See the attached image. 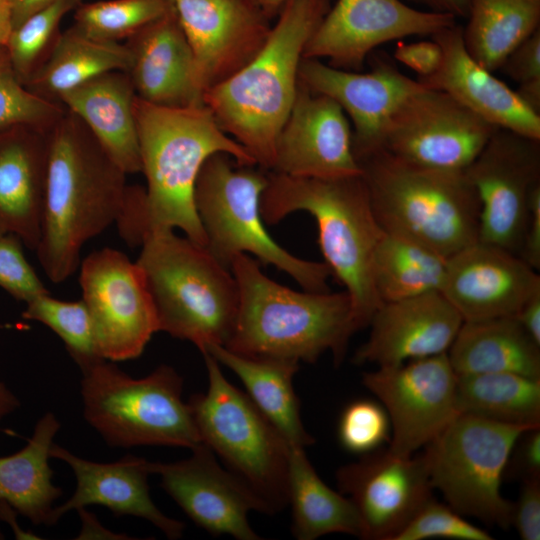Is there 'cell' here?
<instances>
[{
  "label": "cell",
  "mask_w": 540,
  "mask_h": 540,
  "mask_svg": "<svg viewBox=\"0 0 540 540\" xmlns=\"http://www.w3.org/2000/svg\"><path fill=\"white\" fill-rule=\"evenodd\" d=\"M362 382L388 415L392 433L387 450L393 454H415L459 415L457 375L447 353L378 367L363 373Z\"/></svg>",
  "instance_id": "9a60e30c"
},
{
  "label": "cell",
  "mask_w": 540,
  "mask_h": 540,
  "mask_svg": "<svg viewBox=\"0 0 540 540\" xmlns=\"http://www.w3.org/2000/svg\"><path fill=\"white\" fill-rule=\"evenodd\" d=\"M12 30L11 0H0V51L6 48Z\"/></svg>",
  "instance_id": "db71d44e"
},
{
  "label": "cell",
  "mask_w": 540,
  "mask_h": 540,
  "mask_svg": "<svg viewBox=\"0 0 540 540\" xmlns=\"http://www.w3.org/2000/svg\"><path fill=\"white\" fill-rule=\"evenodd\" d=\"M431 38L440 44L443 59L434 74L417 79L422 86L449 94L498 128L540 139V115L515 90L470 56L464 45L462 26L455 23Z\"/></svg>",
  "instance_id": "cb8c5ba5"
},
{
  "label": "cell",
  "mask_w": 540,
  "mask_h": 540,
  "mask_svg": "<svg viewBox=\"0 0 540 540\" xmlns=\"http://www.w3.org/2000/svg\"><path fill=\"white\" fill-rule=\"evenodd\" d=\"M18 513L7 503L0 502V519L13 529L17 539H39L36 535L22 530L17 523Z\"/></svg>",
  "instance_id": "11a10c76"
},
{
  "label": "cell",
  "mask_w": 540,
  "mask_h": 540,
  "mask_svg": "<svg viewBox=\"0 0 540 540\" xmlns=\"http://www.w3.org/2000/svg\"><path fill=\"white\" fill-rule=\"evenodd\" d=\"M202 354L208 389L188 401L202 442L256 495L265 513L279 512L289 504L290 445L250 397L225 378L218 361Z\"/></svg>",
  "instance_id": "30bf717a"
},
{
  "label": "cell",
  "mask_w": 540,
  "mask_h": 540,
  "mask_svg": "<svg viewBox=\"0 0 540 540\" xmlns=\"http://www.w3.org/2000/svg\"><path fill=\"white\" fill-rule=\"evenodd\" d=\"M260 210L270 225L297 211L314 217L324 262L351 298L356 328L368 326L382 304L374 286L373 261L384 230L362 173L307 178L269 171Z\"/></svg>",
  "instance_id": "5b68a950"
},
{
  "label": "cell",
  "mask_w": 540,
  "mask_h": 540,
  "mask_svg": "<svg viewBox=\"0 0 540 540\" xmlns=\"http://www.w3.org/2000/svg\"><path fill=\"white\" fill-rule=\"evenodd\" d=\"M492 540L485 530L468 522L449 505L431 498L395 536L394 540Z\"/></svg>",
  "instance_id": "b9f144b4"
},
{
  "label": "cell",
  "mask_w": 540,
  "mask_h": 540,
  "mask_svg": "<svg viewBox=\"0 0 540 540\" xmlns=\"http://www.w3.org/2000/svg\"><path fill=\"white\" fill-rule=\"evenodd\" d=\"M479 202V241L520 256L540 185V139L498 128L464 171Z\"/></svg>",
  "instance_id": "5bb4252c"
},
{
  "label": "cell",
  "mask_w": 540,
  "mask_h": 540,
  "mask_svg": "<svg viewBox=\"0 0 540 540\" xmlns=\"http://www.w3.org/2000/svg\"><path fill=\"white\" fill-rule=\"evenodd\" d=\"M446 258L410 239L383 232L373 261V280L381 302L441 291Z\"/></svg>",
  "instance_id": "d590c367"
},
{
  "label": "cell",
  "mask_w": 540,
  "mask_h": 540,
  "mask_svg": "<svg viewBox=\"0 0 540 540\" xmlns=\"http://www.w3.org/2000/svg\"><path fill=\"white\" fill-rule=\"evenodd\" d=\"M515 317L525 332L540 345V291L524 303Z\"/></svg>",
  "instance_id": "681fc988"
},
{
  "label": "cell",
  "mask_w": 540,
  "mask_h": 540,
  "mask_svg": "<svg viewBox=\"0 0 540 540\" xmlns=\"http://www.w3.org/2000/svg\"><path fill=\"white\" fill-rule=\"evenodd\" d=\"M202 94L247 65L264 46L270 20L252 0H173Z\"/></svg>",
  "instance_id": "d6986e66"
},
{
  "label": "cell",
  "mask_w": 540,
  "mask_h": 540,
  "mask_svg": "<svg viewBox=\"0 0 540 540\" xmlns=\"http://www.w3.org/2000/svg\"><path fill=\"white\" fill-rule=\"evenodd\" d=\"M330 5L327 0H289L258 54L203 95L221 129L264 170L274 165L276 141L296 98L306 43Z\"/></svg>",
  "instance_id": "7a4b0ae2"
},
{
  "label": "cell",
  "mask_w": 540,
  "mask_h": 540,
  "mask_svg": "<svg viewBox=\"0 0 540 540\" xmlns=\"http://www.w3.org/2000/svg\"><path fill=\"white\" fill-rule=\"evenodd\" d=\"M532 428L459 414L423 452L432 488L463 516L511 527L513 502L501 482L515 443Z\"/></svg>",
  "instance_id": "8fae6325"
},
{
  "label": "cell",
  "mask_w": 540,
  "mask_h": 540,
  "mask_svg": "<svg viewBox=\"0 0 540 540\" xmlns=\"http://www.w3.org/2000/svg\"><path fill=\"white\" fill-rule=\"evenodd\" d=\"M500 69L518 85L540 81V28L509 54Z\"/></svg>",
  "instance_id": "f6af8a7d"
},
{
  "label": "cell",
  "mask_w": 540,
  "mask_h": 540,
  "mask_svg": "<svg viewBox=\"0 0 540 540\" xmlns=\"http://www.w3.org/2000/svg\"><path fill=\"white\" fill-rule=\"evenodd\" d=\"M459 414L540 427V378L515 373L457 375Z\"/></svg>",
  "instance_id": "e575fe53"
},
{
  "label": "cell",
  "mask_w": 540,
  "mask_h": 540,
  "mask_svg": "<svg viewBox=\"0 0 540 540\" xmlns=\"http://www.w3.org/2000/svg\"><path fill=\"white\" fill-rule=\"evenodd\" d=\"M22 317L50 328L63 341L80 370L103 359L96 345L90 314L82 299L63 301L52 297L49 292L43 293L26 303Z\"/></svg>",
  "instance_id": "8d00e7d4"
},
{
  "label": "cell",
  "mask_w": 540,
  "mask_h": 540,
  "mask_svg": "<svg viewBox=\"0 0 540 540\" xmlns=\"http://www.w3.org/2000/svg\"><path fill=\"white\" fill-rule=\"evenodd\" d=\"M82 520V530L77 539L91 538H110V539H130L124 537L123 534H115L104 528L98 519L91 513L87 512L86 508L78 510Z\"/></svg>",
  "instance_id": "816d5d0a"
},
{
  "label": "cell",
  "mask_w": 540,
  "mask_h": 540,
  "mask_svg": "<svg viewBox=\"0 0 540 540\" xmlns=\"http://www.w3.org/2000/svg\"><path fill=\"white\" fill-rule=\"evenodd\" d=\"M288 472L295 538L314 540L331 533L362 538V524L354 505L349 498L322 481L305 448L290 446Z\"/></svg>",
  "instance_id": "d6a6232c"
},
{
  "label": "cell",
  "mask_w": 540,
  "mask_h": 540,
  "mask_svg": "<svg viewBox=\"0 0 540 540\" xmlns=\"http://www.w3.org/2000/svg\"><path fill=\"white\" fill-rule=\"evenodd\" d=\"M268 172L257 165H239L226 153H215L204 162L195 183L194 204L205 247L228 268L238 255H254L288 274L306 291H329L332 273L325 262L293 255L267 232L260 201Z\"/></svg>",
  "instance_id": "ba28073f"
},
{
  "label": "cell",
  "mask_w": 540,
  "mask_h": 540,
  "mask_svg": "<svg viewBox=\"0 0 540 540\" xmlns=\"http://www.w3.org/2000/svg\"><path fill=\"white\" fill-rule=\"evenodd\" d=\"M4 233H5L4 230H3V229L1 228V226H0V235H1V234H4Z\"/></svg>",
  "instance_id": "91938a15"
},
{
  "label": "cell",
  "mask_w": 540,
  "mask_h": 540,
  "mask_svg": "<svg viewBox=\"0 0 540 540\" xmlns=\"http://www.w3.org/2000/svg\"><path fill=\"white\" fill-rule=\"evenodd\" d=\"M393 58L413 70L418 78L434 74L440 67L443 51L434 39L397 45Z\"/></svg>",
  "instance_id": "7dc6e473"
},
{
  "label": "cell",
  "mask_w": 540,
  "mask_h": 540,
  "mask_svg": "<svg viewBox=\"0 0 540 540\" xmlns=\"http://www.w3.org/2000/svg\"><path fill=\"white\" fill-rule=\"evenodd\" d=\"M357 162L385 232L446 259L479 240L480 202L465 172L413 165L382 148Z\"/></svg>",
  "instance_id": "8992f818"
},
{
  "label": "cell",
  "mask_w": 540,
  "mask_h": 540,
  "mask_svg": "<svg viewBox=\"0 0 540 540\" xmlns=\"http://www.w3.org/2000/svg\"><path fill=\"white\" fill-rule=\"evenodd\" d=\"M390 421L384 407L360 399L342 412L338 426L341 445L356 454H367L390 440Z\"/></svg>",
  "instance_id": "60d3db41"
},
{
  "label": "cell",
  "mask_w": 540,
  "mask_h": 540,
  "mask_svg": "<svg viewBox=\"0 0 540 540\" xmlns=\"http://www.w3.org/2000/svg\"><path fill=\"white\" fill-rule=\"evenodd\" d=\"M336 478L339 492L349 498L359 515L363 539L394 540L433 498L423 453L370 452L342 466Z\"/></svg>",
  "instance_id": "e0dca14e"
},
{
  "label": "cell",
  "mask_w": 540,
  "mask_h": 540,
  "mask_svg": "<svg viewBox=\"0 0 540 540\" xmlns=\"http://www.w3.org/2000/svg\"><path fill=\"white\" fill-rule=\"evenodd\" d=\"M135 97L128 73L112 71L87 81L58 99L127 175L141 172Z\"/></svg>",
  "instance_id": "83f0119b"
},
{
  "label": "cell",
  "mask_w": 540,
  "mask_h": 540,
  "mask_svg": "<svg viewBox=\"0 0 540 540\" xmlns=\"http://www.w3.org/2000/svg\"><path fill=\"white\" fill-rule=\"evenodd\" d=\"M134 114L141 172L145 236L154 231L180 229L206 245L194 204V188L204 162L226 153L239 165H256L248 151L226 134L203 104L172 108L135 97Z\"/></svg>",
  "instance_id": "3957f363"
},
{
  "label": "cell",
  "mask_w": 540,
  "mask_h": 540,
  "mask_svg": "<svg viewBox=\"0 0 540 540\" xmlns=\"http://www.w3.org/2000/svg\"><path fill=\"white\" fill-rule=\"evenodd\" d=\"M540 291V275L520 256L477 241L446 259L441 293L463 321L515 316Z\"/></svg>",
  "instance_id": "7402d4cb"
},
{
  "label": "cell",
  "mask_w": 540,
  "mask_h": 540,
  "mask_svg": "<svg viewBox=\"0 0 540 540\" xmlns=\"http://www.w3.org/2000/svg\"><path fill=\"white\" fill-rule=\"evenodd\" d=\"M258 8L264 13V15L271 20L277 17L280 10L289 0H252ZM332 2L334 0H327Z\"/></svg>",
  "instance_id": "6f0895ef"
},
{
  "label": "cell",
  "mask_w": 540,
  "mask_h": 540,
  "mask_svg": "<svg viewBox=\"0 0 540 540\" xmlns=\"http://www.w3.org/2000/svg\"><path fill=\"white\" fill-rule=\"evenodd\" d=\"M128 75L141 100L159 106L203 105L190 45L175 8L126 40Z\"/></svg>",
  "instance_id": "484cf974"
},
{
  "label": "cell",
  "mask_w": 540,
  "mask_h": 540,
  "mask_svg": "<svg viewBox=\"0 0 540 540\" xmlns=\"http://www.w3.org/2000/svg\"><path fill=\"white\" fill-rule=\"evenodd\" d=\"M273 172L307 178L361 174L352 127L331 98L300 82L292 109L276 141Z\"/></svg>",
  "instance_id": "44dd1931"
},
{
  "label": "cell",
  "mask_w": 540,
  "mask_h": 540,
  "mask_svg": "<svg viewBox=\"0 0 540 540\" xmlns=\"http://www.w3.org/2000/svg\"><path fill=\"white\" fill-rule=\"evenodd\" d=\"M79 4L80 0H53L13 28L5 49L22 83L26 84L46 58L63 17Z\"/></svg>",
  "instance_id": "f35d334b"
},
{
  "label": "cell",
  "mask_w": 540,
  "mask_h": 540,
  "mask_svg": "<svg viewBox=\"0 0 540 540\" xmlns=\"http://www.w3.org/2000/svg\"><path fill=\"white\" fill-rule=\"evenodd\" d=\"M1 539H4V535H3V533L0 531V540H1Z\"/></svg>",
  "instance_id": "680465c9"
},
{
  "label": "cell",
  "mask_w": 540,
  "mask_h": 540,
  "mask_svg": "<svg viewBox=\"0 0 540 540\" xmlns=\"http://www.w3.org/2000/svg\"><path fill=\"white\" fill-rule=\"evenodd\" d=\"M174 8L173 0H105L79 4L75 25L100 40L129 39Z\"/></svg>",
  "instance_id": "74e56055"
},
{
  "label": "cell",
  "mask_w": 540,
  "mask_h": 540,
  "mask_svg": "<svg viewBox=\"0 0 540 540\" xmlns=\"http://www.w3.org/2000/svg\"><path fill=\"white\" fill-rule=\"evenodd\" d=\"M191 456L173 463L148 461L150 474L161 477V485L185 514L214 536L237 540H259L248 514L265 513L256 495L217 462L205 444L191 449Z\"/></svg>",
  "instance_id": "ffe728a7"
},
{
  "label": "cell",
  "mask_w": 540,
  "mask_h": 540,
  "mask_svg": "<svg viewBox=\"0 0 540 540\" xmlns=\"http://www.w3.org/2000/svg\"><path fill=\"white\" fill-rule=\"evenodd\" d=\"M462 323L440 291L383 302L373 314L369 338L356 350L353 362L385 367L447 353Z\"/></svg>",
  "instance_id": "603a6c76"
},
{
  "label": "cell",
  "mask_w": 540,
  "mask_h": 540,
  "mask_svg": "<svg viewBox=\"0 0 540 540\" xmlns=\"http://www.w3.org/2000/svg\"><path fill=\"white\" fill-rule=\"evenodd\" d=\"M511 526L523 540L540 539V478L522 481L518 499L513 502Z\"/></svg>",
  "instance_id": "ee69618b"
},
{
  "label": "cell",
  "mask_w": 540,
  "mask_h": 540,
  "mask_svg": "<svg viewBox=\"0 0 540 540\" xmlns=\"http://www.w3.org/2000/svg\"><path fill=\"white\" fill-rule=\"evenodd\" d=\"M520 257L535 270H540V185L531 194L529 217Z\"/></svg>",
  "instance_id": "c3c4849f"
},
{
  "label": "cell",
  "mask_w": 540,
  "mask_h": 540,
  "mask_svg": "<svg viewBox=\"0 0 540 540\" xmlns=\"http://www.w3.org/2000/svg\"><path fill=\"white\" fill-rule=\"evenodd\" d=\"M497 129L449 94L424 87L391 116L380 148L413 165L464 172Z\"/></svg>",
  "instance_id": "7c38bea8"
},
{
  "label": "cell",
  "mask_w": 540,
  "mask_h": 540,
  "mask_svg": "<svg viewBox=\"0 0 540 540\" xmlns=\"http://www.w3.org/2000/svg\"><path fill=\"white\" fill-rule=\"evenodd\" d=\"M306 43L303 58L359 72L378 46L408 36H432L452 26L449 14L418 10L402 0H334Z\"/></svg>",
  "instance_id": "2e32d148"
},
{
  "label": "cell",
  "mask_w": 540,
  "mask_h": 540,
  "mask_svg": "<svg viewBox=\"0 0 540 540\" xmlns=\"http://www.w3.org/2000/svg\"><path fill=\"white\" fill-rule=\"evenodd\" d=\"M129 63L126 44L93 38L73 26L58 34L25 85L35 94L58 102L62 94L95 77L112 71L127 72Z\"/></svg>",
  "instance_id": "1f68e13d"
},
{
  "label": "cell",
  "mask_w": 540,
  "mask_h": 540,
  "mask_svg": "<svg viewBox=\"0 0 540 540\" xmlns=\"http://www.w3.org/2000/svg\"><path fill=\"white\" fill-rule=\"evenodd\" d=\"M505 473L521 481L540 478V427L529 429L519 437Z\"/></svg>",
  "instance_id": "bcb514c9"
},
{
  "label": "cell",
  "mask_w": 540,
  "mask_h": 540,
  "mask_svg": "<svg viewBox=\"0 0 540 540\" xmlns=\"http://www.w3.org/2000/svg\"><path fill=\"white\" fill-rule=\"evenodd\" d=\"M60 426L52 412L45 413L21 450L0 457V502L9 504L34 525L51 526L54 503L62 495L53 484L48 462Z\"/></svg>",
  "instance_id": "f546056e"
},
{
  "label": "cell",
  "mask_w": 540,
  "mask_h": 540,
  "mask_svg": "<svg viewBox=\"0 0 540 540\" xmlns=\"http://www.w3.org/2000/svg\"><path fill=\"white\" fill-rule=\"evenodd\" d=\"M204 352L211 354L237 375L250 399L290 446L305 448L315 442L304 428L299 401L293 388V377L299 362L244 356L220 345L211 346Z\"/></svg>",
  "instance_id": "4dcf8cb0"
},
{
  "label": "cell",
  "mask_w": 540,
  "mask_h": 540,
  "mask_svg": "<svg viewBox=\"0 0 540 540\" xmlns=\"http://www.w3.org/2000/svg\"><path fill=\"white\" fill-rule=\"evenodd\" d=\"M20 407L17 396L0 379V423L1 421Z\"/></svg>",
  "instance_id": "9f6ffc18"
},
{
  "label": "cell",
  "mask_w": 540,
  "mask_h": 540,
  "mask_svg": "<svg viewBox=\"0 0 540 540\" xmlns=\"http://www.w3.org/2000/svg\"><path fill=\"white\" fill-rule=\"evenodd\" d=\"M53 0H11L13 28Z\"/></svg>",
  "instance_id": "f5cc1de1"
},
{
  "label": "cell",
  "mask_w": 540,
  "mask_h": 540,
  "mask_svg": "<svg viewBox=\"0 0 540 540\" xmlns=\"http://www.w3.org/2000/svg\"><path fill=\"white\" fill-rule=\"evenodd\" d=\"M427 7L429 11L466 18L470 0H402Z\"/></svg>",
  "instance_id": "f907efd6"
},
{
  "label": "cell",
  "mask_w": 540,
  "mask_h": 540,
  "mask_svg": "<svg viewBox=\"0 0 540 540\" xmlns=\"http://www.w3.org/2000/svg\"><path fill=\"white\" fill-rule=\"evenodd\" d=\"M371 70H342L323 60L303 58L299 82L308 90L333 99L348 117L356 159L380 148L384 129L399 106L424 88L402 73L385 53L372 52Z\"/></svg>",
  "instance_id": "ac0fdd59"
},
{
  "label": "cell",
  "mask_w": 540,
  "mask_h": 540,
  "mask_svg": "<svg viewBox=\"0 0 540 540\" xmlns=\"http://www.w3.org/2000/svg\"><path fill=\"white\" fill-rule=\"evenodd\" d=\"M136 260L150 292L158 331L203 353L225 346L237 317L239 288L230 268L204 246L174 230L154 231Z\"/></svg>",
  "instance_id": "52a82bcc"
},
{
  "label": "cell",
  "mask_w": 540,
  "mask_h": 540,
  "mask_svg": "<svg viewBox=\"0 0 540 540\" xmlns=\"http://www.w3.org/2000/svg\"><path fill=\"white\" fill-rule=\"evenodd\" d=\"M22 244L13 234L0 235V287L27 303L48 290L25 258Z\"/></svg>",
  "instance_id": "7bdbcfd3"
},
{
  "label": "cell",
  "mask_w": 540,
  "mask_h": 540,
  "mask_svg": "<svg viewBox=\"0 0 540 540\" xmlns=\"http://www.w3.org/2000/svg\"><path fill=\"white\" fill-rule=\"evenodd\" d=\"M447 356L456 375L515 373L540 378V345L515 316L463 321Z\"/></svg>",
  "instance_id": "f1b7e54d"
},
{
  "label": "cell",
  "mask_w": 540,
  "mask_h": 540,
  "mask_svg": "<svg viewBox=\"0 0 540 540\" xmlns=\"http://www.w3.org/2000/svg\"><path fill=\"white\" fill-rule=\"evenodd\" d=\"M83 415L111 447L174 446L190 450L202 439L182 398L183 380L169 365L133 378L101 359L81 370Z\"/></svg>",
  "instance_id": "9c48e42d"
},
{
  "label": "cell",
  "mask_w": 540,
  "mask_h": 540,
  "mask_svg": "<svg viewBox=\"0 0 540 540\" xmlns=\"http://www.w3.org/2000/svg\"><path fill=\"white\" fill-rule=\"evenodd\" d=\"M64 112L60 103L29 90L15 73L6 49L0 51V130L16 126L48 129Z\"/></svg>",
  "instance_id": "ab89813d"
},
{
  "label": "cell",
  "mask_w": 540,
  "mask_h": 540,
  "mask_svg": "<svg viewBox=\"0 0 540 540\" xmlns=\"http://www.w3.org/2000/svg\"><path fill=\"white\" fill-rule=\"evenodd\" d=\"M230 269L239 288V307L225 348L249 357L307 363L331 351L335 363L342 362L358 331L345 290H292L266 276L247 254L235 257Z\"/></svg>",
  "instance_id": "277c9868"
},
{
  "label": "cell",
  "mask_w": 540,
  "mask_h": 540,
  "mask_svg": "<svg viewBox=\"0 0 540 540\" xmlns=\"http://www.w3.org/2000/svg\"><path fill=\"white\" fill-rule=\"evenodd\" d=\"M79 283L100 356L112 362L138 358L158 322L136 261L113 248L93 251L80 263Z\"/></svg>",
  "instance_id": "4fadbf2b"
},
{
  "label": "cell",
  "mask_w": 540,
  "mask_h": 540,
  "mask_svg": "<svg viewBox=\"0 0 540 540\" xmlns=\"http://www.w3.org/2000/svg\"><path fill=\"white\" fill-rule=\"evenodd\" d=\"M50 456L65 462L76 478L72 496L53 509L51 526L71 510L101 505L117 516L143 518L171 540L183 536L185 524L165 515L151 499L147 482L148 460L126 455L115 462H95L76 456L55 443Z\"/></svg>",
  "instance_id": "d4e9b609"
},
{
  "label": "cell",
  "mask_w": 540,
  "mask_h": 540,
  "mask_svg": "<svg viewBox=\"0 0 540 540\" xmlns=\"http://www.w3.org/2000/svg\"><path fill=\"white\" fill-rule=\"evenodd\" d=\"M126 175L65 109L49 133L41 231L35 248L49 280L68 279L80 266L84 244L119 221L131 189Z\"/></svg>",
  "instance_id": "6da1fadb"
},
{
  "label": "cell",
  "mask_w": 540,
  "mask_h": 540,
  "mask_svg": "<svg viewBox=\"0 0 540 540\" xmlns=\"http://www.w3.org/2000/svg\"><path fill=\"white\" fill-rule=\"evenodd\" d=\"M462 27L466 50L490 72L540 28V0H470Z\"/></svg>",
  "instance_id": "836d02e7"
},
{
  "label": "cell",
  "mask_w": 540,
  "mask_h": 540,
  "mask_svg": "<svg viewBox=\"0 0 540 540\" xmlns=\"http://www.w3.org/2000/svg\"><path fill=\"white\" fill-rule=\"evenodd\" d=\"M50 129L0 130V226L32 250L40 238Z\"/></svg>",
  "instance_id": "4316f807"
}]
</instances>
